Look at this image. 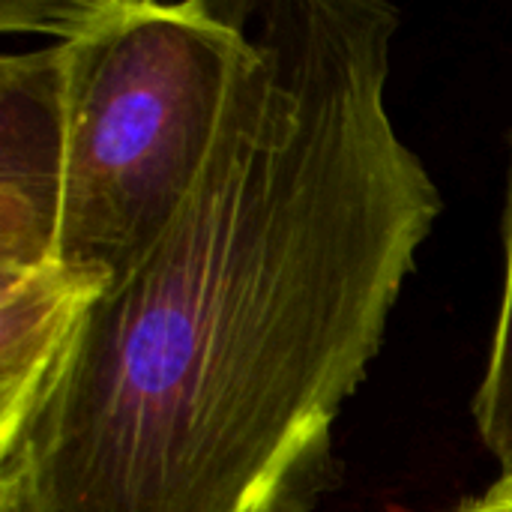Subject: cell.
Here are the masks:
<instances>
[{"mask_svg":"<svg viewBox=\"0 0 512 512\" xmlns=\"http://www.w3.org/2000/svg\"><path fill=\"white\" fill-rule=\"evenodd\" d=\"M399 12L252 3L213 156L84 312L15 438L0 512H312L333 426L441 216L387 108Z\"/></svg>","mask_w":512,"mask_h":512,"instance_id":"cell-1","label":"cell"},{"mask_svg":"<svg viewBox=\"0 0 512 512\" xmlns=\"http://www.w3.org/2000/svg\"><path fill=\"white\" fill-rule=\"evenodd\" d=\"M252 3L6 0L3 30L66 51V189L57 261L120 282L198 186L249 54Z\"/></svg>","mask_w":512,"mask_h":512,"instance_id":"cell-2","label":"cell"},{"mask_svg":"<svg viewBox=\"0 0 512 512\" xmlns=\"http://www.w3.org/2000/svg\"><path fill=\"white\" fill-rule=\"evenodd\" d=\"M66 189V51L0 57V273L57 261Z\"/></svg>","mask_w":512,"mask_h":512,"instance_id":"cell-3","label":"cell"},{"mask_svg":"<svg viewBox=\"0 0 512 512\" xmlns=\"http://www.w3.org/2000/svg\"><path fill=\"white\" fill-rule=\"evenodd\" d=\"M102 291L60 261L0 273V447L21 429L75 327Z\"/></svg>","mask_w":512,"mask_h":512,"instance_id":"cell-4","label":"cell"},{"mask_svg":"<svg viewBox=\"0 0 512 512\" xmlns=\"http://www.w3.org/2000/svg\"><path fill=\"white\" fill-rule=\"evenodd\" d=\"M477 432L486 450L512 471V165L504 207V291L498 306V324L492 336L489 366L474 399Z\"/></svg>","mask_w":512,"mask_h":512,"instance_id":"cell-5","label":"cell"},{"mask_svg":"<svg viewBox=\"0 0 512 512\" xmlns=\"http://www.w3.org/2000/svg\"><path fill=\"white\" fill-rule=\"evenodd\" d=\"M453 512H512V471L501 474L483 495L465 498Z\"/></svg>","mask_w":512,"mask_h":512,"instance_id":"cell-6","label":"cell"}]
</instances>
